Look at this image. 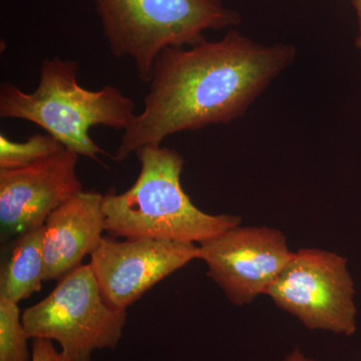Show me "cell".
Masks as SVG:
<instances>
[{"mask_svg": "<svg viewBox=\"0 0 361 361\" xmlns=\"http://www.w3.org/2000/svg\"><path fill=\"white\" fill-rule=\"evenodd\" d=\"M295 56L292 45L257 44L235 30L217 42L167 47L154 63L144 110L123 130L114 160L184 130L231 123Z\"/></svg>", "mask_w": 361, "mask_h": 361, "instance_id": "6da1fadb", "label": "cell"}, {"mask_svg": "<svg viewBox=\"0 0 361 361\" xmlns=\"http://www.w3.org/2000/svg\"><path fill=\"white\" fill-rule=\"evenodd\" d=\"M135 154L141 171L134 185L104 195L111 236L200 244L241 224L240 216L211 215L194 205L180 183L184 159L178 152L149 145Z\"/></svg>", "mask_w": 361, "mask_h": 361, "instance_id": "7a4b0ae2", "label": "cell"}, {"mask_svg": "<svg viewBox=\"0 0 361 361\" xmlns=\"http://www.w3.org/2000/svg\"><path fill=\"white\" fill-rule=\"evenodd\" d=\"M77 61L54 56L40 66V80L30 94L13 82L0 87V116L28 121L52 135L78 156L99 161L108 155L92 141L97 126L126 130L134 121L135 104L118 87L89 90L78 84Z\"/></svg>", "mask_w": 361, "mask_h": 361, "instance_id": "3957f363", "label": "cell"}, {"mask_svg": "<svg viewBox=\"0 0 361 361\" xmlns=\"http://www.w3.org/2000/svg\"><path fill=\"white\" fill-rule=\"evenodd\" d=\"M104 39L116 59H133L149 84L157 56L167 47H193L207 30L239 25L224 0H94Z\"/></svg>", "mask_w": 361, "mask_h": 361, "instance_id": "277c9868", "label": "cell"}, {"mask_svg": "<svg viewBox=\"0 0 361 361\" xmlns=\"http://www.w3.org/2000/svg\"><path fill=\"white\" fill-rule=\"evenodd\" d=\"M21 317L30 338L58 342L70 361H90L94 351L118 346L127 310L104 299L87 264L59 280L56 288Z\"/></svg>", "mask_w": 361, "mask_h": 361, "instance_id": "5b68a950", "label": "cell"}, {"mask_svg": "<svg viewBox=\"0 0 361 361\" xmlns=\"http://www.w3.org/2000/svg\"><path fill=\"white\" fill-rule=\"evenodd\" d=\"M266 295L310 330L351 336L357 329L355 282L348 259L334 252H293Z\"/></svg>", "mask_w": 361, "mask_h": 361, "instance_id": "8992f818", "label": "cell"}, {"mask_svg": "<svg viewBox=\"0 0 361 361\" xmlns=\"http://www.w3.org/2000/svg\"><path fill=\"white\" fill-rule=\"evenodd\" d=\"M293 255L286 236L267 226L237 225L198 244L208 276L234 305L266 295Z\"/></svg>", "mask_w": 361, "mask_h": 361, "instance_id": "52a82bcc", "label": "cell"}, {"mask_svg": "<svg viewBox=\"0 0 361 361\" xmlns=\"http://www.w3.org/2000/svg\"><path fill=\"white\" fill-rule=\"evenodd\" d=\"M198 257V244L153 238L103 237L90 266L104 299L127 310L152 287Z\"/></svg>", "mask_w": 361, "mask_h": 361, "instance_id": "ba28073f", "label": "cell"}, {"mask_svg": "<svg viewBox=\"0 0 361 361\" xmlns=\"http://www.w3.org/2000/svg\"><path fill=\"white\" fill-rule=\"evenodd\" d=\"M78 155L65 149L16 169H0V227L2 242L44 227L56 208L82 191Z\"/></svg>", "mask_w": 361, "mask_h": 361, "instance_id": "9c48e42d", "label": "cell"}, {"mask_svg": "<svg viewBox=\"0 0 361 361\" xmlns=\"http://www.w3.org/2000/svg\"><path fill=\"white\" fill-rule=\"evenodd\" d=\"M104 231V195L82 190L56 208L44 225V282L61 280L82 265Z\"/></svg>", "mask_w": 361, "mask_h": 361, "instance_id": "30bf717a", "label": "cell"}, {"mask_svg": "<svg viewBox=\"0 0 361 361\" xmlns=\"http://www.w3.org/2000/svg\"><path fill=\"white\" fill-rule=\"evenodd\" d=\"M6 243L0 267V297L20 303L39 292L44 282V227Z\"/></svg>", "mask_w": 361, "mask_h": 361, "instance_id": "8fae6325", "label": "cell"}, {"mask_svg": "<svg viewBox=\"0 0 361 361\" xmlns=\"http://www.w3.org/2000/svg\"><path fill=\"white\" fill-rule=\"evenodd\" d=\"M49 134H35L25 142L11 141L6 135H0V169L26 167L49 158L65 149Z\"/></svg>", "mask_w": 361, "mask_h": 361, "instance_id": "7c38bea8", "label": "cell"}, {"mask_svg": "<svg viewBox=\"0 0 361 361\" xmlns=\"http://www.w3.org/2000/svg\"><path fill=\"white\" fill-rule=\"evenodd\" d=\"M18 303L0 297V361H32Z\"/></svg>", "mask_w": 361, "mask_h": 361, "instance_id": "4fadbf2b", "label": "cell"}, {"mask_svg": "<svg viewBox=\"0 0 361 361\" xmlns=\"http://www.w3.org/2000/svg\"><path fill=\"white\" fill-rule=\"evenodd\" d=\"M32 353V361H70L47 339H33Z\"/></svg>", "mask_w": 361, "mask_h": 361, "instance_id": "5bb4252c", "label": "cell"}, {"mask_svg": "<svg viewBox=\"0 0 361 361\" xmlns=\"http://www.w3.org/2000/svg\"><path fill=\"white\" fill-rule=\"evenodd\" d=\"M282 361H318L315 358L306 355L300 348H296L290 351Z\"/></svg>", "mask_w": 361, "mask_h": 361, "instance_id": "9a60e30c", "label": "cell"}, {"mask_svg": "<svg viewBox=\"0 0 361 361\" xmlns=\"http://www.w3.org/2000/svg\"><path fill=\"white\" fill-rule=\"evenodd\" d=\"M351 4L355 7L358 20V32L355 39V47L361 51V0H351Z\"/></svg>", "mask_w": 361, "mask_h": 361, "instance_id": "2e32d148", "label": "cell"}]
</instances>
